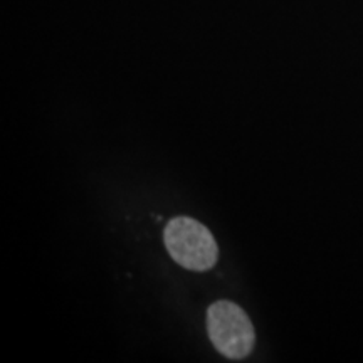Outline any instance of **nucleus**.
<instances>
[{
  "mask_svg": "<svg viewBox=\"0 0 363 363\" xmlns=\"http://www.w3.org/2000/svg\"><path fill=\"white\" fill-rule=\"evenodd\" d=\"M165 247L177 264L190 271L212 269L219 259V246L206 225L190 217H174L163 230Z\"/></svg>",
  "mask_w": 363,
  "mask_h": 363,
  "instance_id": "nucleus-1",
  "label": "nucleus"
},
{
  "mask_svg": "<svg viewBox=\"0 0 363 363\" xmlns=\"http://www.w3.org/2000/svg\"><path fill=\"white\" fill-rule=\"evenodd\" d=\"M207 331L216 350L230 360L249 357L256 343V331L246 311L225 299L208 306Z\"/></svg>",
  "mask_w": 363,
  "mask_h": 363,
  "instance_id": "nucleus-2",
  "label": "nucleus"
}]
</instances>
